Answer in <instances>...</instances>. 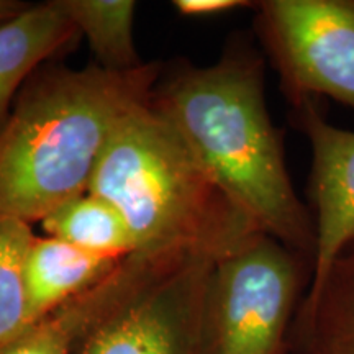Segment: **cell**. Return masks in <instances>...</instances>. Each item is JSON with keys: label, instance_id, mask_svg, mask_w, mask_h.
<instances>
[{"label": "cell", "instance_id": "obj_1", "mask_svg": "<svg viewBox=\"0 0 354 354\" xmlns=\"http://www.w3.org/2000/svg\"><path fill=\"white\" fill-rule=\"evenodd\" d=\"M151 102L214 183L256 227L289 250H312L264 97L263 61L233 46L210 66L180 64L159 77Z\"/></svg>", "mask_w": 354, "mask_h": 354}, {"label": "cell", "instance_id": "obj_2", "mask_svg": "<svg viewBox=\"0 0 354 354\" xmlns=\"http://www.w3.org/2000/svg\"><path fill=\"white\" fill-rule=\"evenodd\" d=\"M161 74L159 63L37 71L0 130V218L32 225L87 192L115 127L151 99Z\"/></svg>", "mask_w": 354, "mask_h": 354}, {"label": "cell", "instance_id": "obj_3", "mask_svg": "<svg viewBox=\"0 0 354 354\" xmlns=\"http://www.w3.org/2000/svg\"><path fill=\"white\" fill-rule=\"evenodd\" d=\"M88 190L118 210L136 253L146 256L218 261L263 233L151 99L115 127Z\"/></svg>", "mask_w": 354, "mask_h": 354}, {"label": "cell", "instance_id": "obj_4", "mask_svg": "<svg viewBox=\"0 0 354 354\" xmlns=\"http://www.w3.org/2000/svg\"><path fill=\"white\" fill-rule=\"evenodd\" d=\"M302 268L261 233L212 268L203 315L205 354H290Z\"/></svg>", "mask_w": 354, "mask_h": 354}, {"label": "cell", "instance_id": "obj_5", "mask_svg": "<svg viewBox=\"0 0 354 354\" xmlns=\"http://www.w3.org/2000/svg\"><path fill=\"white\" fill-rule=\"evenodd\" d=\"M216 261H174L123 297L82 336L76 354H205L203 315Z\"/></svg>", "mask_w": 354, "mask_h": 354}, {"label": "cell", "instance_id": "obj_6", "mask_svg": "<svg viewBox=\"0 0 354 354\" xmlns=\"http://www.w3.org/2000/svg\"><path fill=\"white\" fill-rule=\"evenodd\" d=\"M259 26L299 102L320 94L354 107V0H268Z\"/></svg>", "mask_w": 354, "mask_h": 354}, {"label": "cell", "instance_id": "obj_7", "mask_svg": "<svg viewBox=\"0 0 354 354\" xmlns=\"http://www.w3.org/2000/svg\"><path fill=\"white\" fill-rule=\"evenodd\" d=\"M299 105L312 146L317 225L308 289H315L354 241V131L331 125L308 100H300Z\"/></svg>", "mask_w": 354, "mask_h": 354}, {"label": "cell", "instance_id": "obj_8", "mask_svg": "<svg viewBox=\"0 0 354 354\" xmlns=\"http://www.w3.org/2000/svg\"><path fill=\"white\" fill-rule=\"evenodd\" d=\"M161 266L153 256H128L104 281L35 322L0 354H76L87 330Z\"/></svg>", "mask_w": 354, "mask_h": 354}, {"label": "cell", "instance_id": "obj_9", "mask_svg": "<svg viewBox=\"0 0 354 354\" xmlns=\"http://www.w3.org/2000/svg\"><path fill=\"white\" fill-rule=\"evenodd\" d=\"M79 39L81 35L59 0L30 3L20 15L0 25V130L30 77Z\"/></svg>", "mask_w": 354, "mask_h": 354}, {"label": "cell", "instance_id": "obj_10", "mask_svg": "<svg viewBox=\"0 0 354 354\" xmlns=\"http://www.w3.org/2000/svg\"><path fill=\"white\" fill-rule=\"evenodd\" d=\"M122 261L91 254L50 234H35L24 264L32 323L99 284Z\"/></svg>", "mask_w": 354, "mask_h": 354}, {"label": "cell", "instance_id": "obj_11", "mask_svg": "<svg viewBox=\"0 0 354 354\" xmlns=\"http://www.w3.org/2000/svg\"><path fill=\"white\" fill-rule=\"evenodd\" d=\"M292 349L304 354H354V254L344 253L300 305Z\"/></svg>", "mask_w": 354, "mask_h": 354}, {"label": "cell", "instance_id": "obj_12", "mask_svg": "<svg viewBox=\"0 0 354 354\" xmlns=\"http://www.w3.org/2000/svg\"><path fill=\"white\" fill-rule=\"evenodd\" d=\"M39 223L44 234L100 258L122 261L136 253L130 230L118 210L91 190L57 207Z\"/></svg>", "mask_w": 354, "mask_h": 354}, {"label": "cell", "instance_id": "obj_13", "mask_svg": "<svg viewBox=\"0 0 354 354\" xmlns=\"http://www.w3.org/2000/svg\"><path fill=\"white\" fill-rule=\"evenodd\" d=\"M81 38L87 39L95 66L128 73L145 63L133 37L136 2L133 0H59Z\"/></svg>", "mask_w": 354, "mask_h": 354}, {"label": "cell", "instance_id": "obj_14", "mask_svg": "<svg viewBox=\"0 0 354 354\" xmlns=\"http://www.w3.org/2000/svg\"><path fill=\"white\" fill-rule=\"evenodd\" d=\"M33 236L30 223L0 218V349L33 325L24 277L25 256Z\"/></svg>", "mask_w": 354, "mask_h": 354}, {"label": "cell", "instance_id": "obj_15", "mask_svg": "<svg viewBox=\"0 0 354 354\" xmlns=\"http://www.w3.org/2000/svg\"><path fill=\"white\" fill-rule=\"evenodd\" d=\"M172 6L184 17H212L250 6L243 0H176Z\"/></svg>", "mask_w": 354, "mask_h": 354}, {"label": "cell", "instance_id": "obj_16", "mask_svg": "<svg viewBox=\"0 0 354 354\" xmlns=\"http://www.w3.org/2000/svg\"><path fill=\"white\" fill-rule=\"evenodd\" d=\"M30 3L20 2V0H0V25L15 19Z\"/></svg>", "mask_w": 354, "mask_h": 354}, {"label": "cell", "instance_id": "obj_17", "mask_svg": "<svg viewBox=\"0 0 354 354\" xmlns=\"http://www.w3.org/2000/svg\"><path fill=\"white\" fill-rule=\"evenodd\" d=\"M290 354H304V353H299V351H294V349H292V353Z\"/></svg>", "mask_w": 354, "mask_h": 354}]
</instances>
